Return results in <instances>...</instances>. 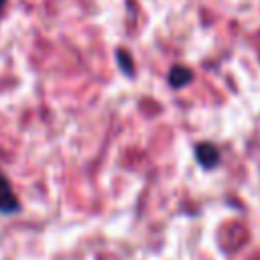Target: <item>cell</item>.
Here are the masks:
<instances>
[{"label": "cell", "instance_id": "1", "mask_svg": "<svg viewBox=\"0 0 260 260\" xmlns=\"http://www.w3.org/2000/svg\"><path fill=\"white\" fill-rule=\"evenodd\" d=\"M18 209H20L18 197L14 195L12 185H10V181L6 179V175L0 171V213L10 215V213H16Z\"/></svg>", "mask_w": 260, "mask_h": 260}, {"label": "cell", "instance_id": "5", "mask_svg": "<svg viewBox=\"0 0 260 260\" xmlns=\"http://www.w3.org/2000/svg\"><path fill=\"white\" fill-rule=\"evenodd\" d=\"M2 4H4V0H0V6H2Z\"/></svg>", "mask_w": 260, "mask_h": 260}, {"label": "cell", "instance_id": "4", "mask_svg": "<svg viewBox=\"0 0 260 260\" xmlns=\"http://www.w3.org/2000/svg\"><path fill=\"white\" fill-rule=\"evenodd\" d=\"M118 61H120V65H122V69H124L126 73L132 71V67H128V57H126L124 51H118Z\"/></svg>", "mask_w": 260, "mask_h": 260}, {"label": "cell", "instance_id": "2", "mask_svg": "<svg viewBox=\"0 0 260 260\" xmlns=\"http://www.w3.org/2000/svg\"><path fill=\"white\" fill-rule=\"evenodd\" d=\"M195 156H197L199 165L205 167V169H213V167L219 162V150H217L211 142H201V144H197Z\"/></svg>", "mask_w": 260, "mask_h": 260}, {"label": "cell", "instance_id": "3", "mask_svg": "<svg viewBox=\"0 0 260 260\" xmlns=\"http://www.w3.org/2000/svg\"><path fill=\"white\" fill-rule=\"evenodd\" d=\"M191 79H193V71L187 69V67H183V65L173 67L171 73H169V83H171V87H183V85H187Z\"/></svg>", "mask_w": 260, "mask_h": 260}]
</instances>
